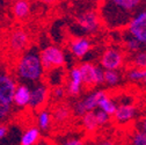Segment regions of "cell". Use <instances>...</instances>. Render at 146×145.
Segmentation results:
<instances>
[{
    "label": "cell",
    "mask_w": 146,
    "mask_h": 145,
    "mask_svg": "<svg viewBox=\"0 0 146 145\" xmlns=\"http://www.w3.org/2000/svg\"><path fill=\"white\" fill-rule=\"evenodd\" d=\"M144 0H101L99 14L108 29L127 27Z\"/></svg>",
    "instance_id": "6da1fadb"
},
{
    "label": "cell",
    "mask_w": 146,
    "mask_h": 145,
    "mask_svg": "<svg viewBox=\"0 0 146 145\" xmlns=\"http://www.w3.org/2000/svg\"><path fill=\"white\" fill-rule=\"evenodd\" d=\"M43 64L41 52L31 48L23 52L16 63V77L20 81L27 84H38L43 77Z\"/></svg>",
    "instance_id": "7a4b0ae2"
},
{
    "label": "cell",
    "mask_w": 146,
    "mask_h": 145,
    "mask_svg": "<svg viewBox=\"0 0 146 145\" xmlns=\"http://www.w3.org/2000/svg\"><path fill=\"white\" fill-rule=\"evenodd\" d=\"M16 87L17 86L14 79L3 72L0 77V117L1 120H4L11 112L12 103H14Z\"/></svg>",
    "instance_id": "3957f363"
},
{
    "label": "cell",
    "mask_w": 146,
    "mask_h": 145,
    "mask_svg": "<svg viewBox=\"0 0 146 145\" xmlns=\"http://www.w3.org/2000/svg\"><path fill=\"white\" fill-rule=\"evenodd\" d=\"M81 76H82V84L86 89L93 88L96 85L104 82V71L103 67L95 66L90 63H84L79 66Z\"/></svg>",
    "instance_id": "277c9868"
},
{
    "label": "cell",
    "mask_w": 146,
    "mask_h": 145,
    "mask_svg": "<svg viewBox=\"0 0 146 145\" xmlns=\"http://www.w3.org/2000/svg\"><path fill=\"white\" fill-rule=\"evenodd\" d=\"M41 59L45 71H51L57 67H63L65 64L64 52L57 47H48L41 51Z\"/></svg>",
    "instance_id": "5b68a950"
},
{
    "label": "cell",
    "mask_w": 146,
    "mask_h": 145,
    "mask_svg": "<svg viewBox=\"0 0 146 145\" xmlns=\"http://www.w3.org/2000/svg\"><path fill=\"white\" fill-rule=\"evenodd\" d=\"M29 44V36L23 29H15L7 37V49L12 55H20Z\"/></svg>",
    "instance_id": "8992f818"
},
{
    "label": "cell",
    "mask_w": 146,
    "mask_h": 145,
    "mask_svg": "<svg viewBox=\"0 0 146 145\" xmlns=\"http://www.w3.org/2000/svg\"><path fill=\"white\" fill-rule=\"evenodd\" d=\"M129 35L138 40L141 44H146V11L136 13L127 25Z\"/></svg>",
    "instance_id": "52a82bcc"
},
{
    "label": "cell",
    "mask_w": 146,
    "mask_h": 145,
    "mask_svg": "<svg viewBox=\"0 0 146 145\" xmlns=\"http://www.w3.org/2000/svg\"><path fill=\"white\" fill-rule=\"evenodd\" d=\"M76 22L78 25V27L87 34H94L95 31L99 30L100 28V23L101 17L100 14H98L94 11H86L82 12L81 14H79L76 19Z\"/></svg>",
    "instance_id": "ba28073f"
},
{
    "label": "cell",
    "mask_w": 146,
    "mask_h": 145,
    "mask_svg": "<svg viewBox=\"0 0 146 145\" xmlns=\"http://www.w3.org/2000/svg\"><path fill=\"white\" fill-rule=\"evenodd\" d=\"M107 93L104 90H96L94 93H90L89 95H87L85 99H82L81 101L77 102L74 106V112L77 115L82 116L84 114H86L87 112L90 110H95L100 104L101 99L106 95Z\"/></svg>",
    "instance_id": "9c48e42d"
},
{
    "label": "cell",
    "mask_w": 146,
    "mask_h": 145,
    "mask_svg": "<svg viewBox=\"0 0 146 145\" xmlns=\"http://www.w3.org/2000/svg\"><path fill=\"white\" fill-rule=\"evenodd\" d=\"M124 62V56L123 53L114 48H109L107 49L101 57V66L104 70H117L119 67H122Z\"/></svg>",
    "instance_id": "30bf717a"
},
{
    "label": "cell",
    "mask_w": 146,
    "mask_h": 145,
    "mask_svg": "<svg viewBox=\"0 0 146 145\" xmlns=\"http://www.w3.org/2000/svg\"><path fill=\"white\" fill-rule=\"evenodd\" d=\"M48 99H49V88L44 84L38 82L31 89L29 107L34 110L42 109V108L46 104Z\"/></svg>",
    "instance_id": "8fae6325"
},
{
    "label": "cell",
    "mask_w": 146,
    "mask_h": 145,
    "mask_svg": "<svg viewBox=\"0 0 146 145\" xmlns=\"http://www.w3.org/2000/svg\"><path fill=\"white\" fill-rule=\"evenodd\" d=\"M82 76L79 67L72 69L70 72V81L67 85V94L71 96H78L81 92Z\"/></svg>",
    "instance_id": "7c38bea8"
},
{
    "label": "cell",
    "mask_w": 146,
    "mask_h": 145,
    "mask_svg": "<svg viewBox=\"0 0 146 145\" xmlns=\"http://www.w3.org/2000/svg\"><path fill=\"white\" fill-rule=\"evenodd\" d=\"M136 114V108L132 104H121L117 107V110L114 114V120L116 123L123 124L130 122Z\"/></svg>",
    "instance_id": "4fadbf2b"
},
{
    "label": "cell",
    "mask_w": 146,
    "mask_h": 145,
    "mask_svg": "<svg viewBox=\"0 0 146 145\" xmlns=\"http://www.w3.org/2000/svg\"><path fill=\"white\" fill-rule=\"evenodd\" d=\"M90 47H92L90 45V42L87 39H84V37L74 39V40H72L71 43H70V49H71L72 53L77 58H82L89 51Z\"/></svg>",
    "instance_id": "5bb4252c"
},
{
    "label": "cell",
    "mask_w": 146,
    "mask_h": 145,
    "mask_svg": "<svg viewBox=\"0 0 146 145\" xmlns=\"http://www.w3.org/2000/svg\"><path fill=\"white\" fill-rule=\"evenodd\" d=\"M31 96V89L27 85H19L16 87L14 95V104L17 107H27L29 106Z\"/></svg>",
    "instance_id": "9a60e30c"
},
{
    "label": "cell",
    "mask_w": 146,
    "mask_h": 145,
    "mask_svg": "<svg viewBox=\"0 0 146 145\" xmlns=\"http://www.w3.org/2000/svg\"><path fill=\"white\" fill-rule=\"evenodd\" d=\"M82 126L84 129L88 132H93L95 131L98 128H99V122H98V118H96V114H95V110H90V112H87L86 114L82 115Z\"/></svg>",
    "instance_id": "2e32d148"
},
{
    "label": "cell",
    "mask_w": 146,
    "mask_h": 145,
    "mask_svg": "<svg viewBox=\"0 0 146 145\" xmlns=\"http://www.w3.org/2000/svg\"><path fill=\"white\" fill-rule=\"evenodd\" d=\"M12 12L16 19H20V20L25 19V17L29 15V12H30L29 3L27 0H17V1L14 3L12 7Z\"/></svg>",
    "instance_id": "e0dca14e"
},
{
    "label": "cell",
    "mask_w": 146,
    "mask_h": 145,
    "mask_svg": "<svg viewBox=\"0 0 146 145\" xmlns=\"http://www.w3.org/2000/svg\"><path fill=\"white\" fill-rule=\"evenodd\" d=\"M70 116H71V110L66 106H63V104L56 107L54 110L52 112V118L58 124H63V123L67 122Z\"/></svg>",
    "instance_id": "ac0fdd59"
},
{
    "label": "cell",
    "mask_w": 146,
    "mask_h": 145,
    "mask_svg": "<svg viewBox=\"0 0 146 145\" xmlns=\"http://www.w3.org/2000/svg\"><path fill=\"white\" fill-rule=\"evenodd\" d=\"M38 139H40V130L37 128H35V126H33V128H29L22 135L20 143L22 145H34L38 142Z\"/></svg>",
    "instance_id": "d6986e66"
},
{
    "label": "cell",
    "mask_w": 146,
    "mask_h": 145,
    "mask_svg": "<svg viewBox=\"0 0 146 145\" xmlns=\"http://www.w3.org/2000/svg\"><path fill=\"white\" fill-rule=\"evenodd\" d=\"M51 117H52V115L48 110H45V109L41 110V113L38 114V117H37V123H38V126L41 130L46 131L50 128Z\"/></svg>",
    "instance_id": "ffe728a7"
},
{
    "label": "cell",
    "mask_w": 146,
    "mask_h": 145,
    "mask_svg": "<svg viewBox=\"0 0 146 145\" xmlns=\"http://www.w3.org/2000/svg\"><path fill=\"white\" fill-rule=\"evenodd\" d=\"M99 108L103 109L104 112H107L109 115H111V116H114V114H115L116 110H117V106H116L110 99H109V96H108L107 94L101 99L100 104H99Z\"/></svg>",
    "instance_id": "44dd1931"
},
{
    "label": "cell",
    "mask_w": 146,
    "mask_h": 145,
    "mask_svg": "<svg viewBox=\"0 0 146 145\" xmlns=\"http://www.w3.org/2000/svg\"><path fill=\"white\" fill-rule=\"evenodd\" d=\"M121 74L117 70H104V84L108 86H115L119 82Z\"/></svg>",
    "instance_id": "7402d4cb"
},
{
    "label": "cell",
    "mask_w": 146,
    "mask_h": 145,
    "mask_svg": "<svg viewBox=\"0 0 146 145\" xmlns=\"http://www.w3.org/2000/svg\"><path fill=\"white\" fill-rule=\"evenodd\" d=\"M127 77L132 81H138L141 79H145L146 77V69H140V67H133L127 72Z\"/></svg>",
    "instance_id": "603a6c76"
},
{
    "label": "cell",
    "mask_w": 146,
    "mask_h": 145,
    "mask_svg": "<svg viewBox=\"0 0 146 145\" xmlns=\"http://www.w3.org/2000/svg\"><path fill=\"white\" fill-rule=\"evenodd\" d=\"M132 65L135 67H140V69H146V52L145 51H138L133 56L132 59Z\"/></svg>",
    "instance_id": "cb8c5ba5"
},
{
    "label": "cell",
    "mask_w": 146,
    "mask_h": 145,
    "mask_svg": "<svg viewBox=\"0 0 146 145\" xmlns=\"http://www.w3.org/2000/svg\"><path fill=\"white\" fill-rule=\"evenodd\" d=\"M125 47H126V49L129 50L130 52H138L139 50H140V48H141V43L138 41V40H136L135 37H132V36H130L129 39L126 40V42H125Z\"/></svg>",
    "instance_id": "d4e9b609"
},
{
    "label": "cell",
    "mask_w": 146,
    "mask_h": 145,
    "mask_svg": "<svg viewBox=\"0 0 146 145\" xmlns=\"http://www.w3.org/2000/svg\"><path fill=\"white\" fill-rule=\"evenodd\" d=\"M95 114H96V118H98V122H99V125L102 126V125H106L110 122V116L107 112H104L103 109L99 108V109L95 110Z\"/></svg>",
    "instance_id": "484cf974"
},
{
    "label": "cell",
    "mask_w": 146,
    "mask_h": 145,
    "mask_svg": "<svg viewBox=\"0 0 146 145\" xmlns=\"http://www.w3.org/2000/svg\"><path fill=\"white\" fill-rule=\"evenodd\" d=\"M135 145H146V132L144 130H138L133 134L130 140Z\"/></svg>",
    "instance_id": "4316f807"
},
{
    "label": "cell",
    "mask_w": 146,
    "mask_h": 145,
    "mask_svg": "<svg viewBox=\"0 0 146 145\" xmlns=\"http://www.w3.org/2000/svg\"><path fill=\"white\" fill-rule=\"evenodd\" d=\"M65 94H66V92H65V88L63 86H57L52 90V95L56 100H62L65 96Z\"/></svg>",
    "instance_id": "83f0119b"
},
{
    "label": "cell",
    "mask_w": 146,
    "mask_h": 145,
    "mask_svg": "<svg viewBox=\"0 0 146 145\" xmlns=\"http://www.w3.org/2000/svg\"><path fill=\"white\" fill-rule=\"evenodd\" d=\"M64 144H66V145H81L82 140L79 138H70L68 140H65Z\"/></svg>",
    "instance_id": "f1b7e54d"
},
{
    "label": "cell",
    "mask_w": 146,
    "mask_h": 145,
    "mask_svg": "<svg viewBox=\"0 0 146 145\" xmlns=\"http://www.w3.org/2000/svg\"><path fill=\"white\" fill-rule=\"evenodd\" d=\"M6 134H7V128H6L5 125H1V126H0V138L4 139L5 136H6Z\"/></svg>",
    "instance_id": "f546056e"
},
{
    "label": "cell",
    "mask_w": 146,
    "mask_h": 145,
    "mask_svg": "<svg viewBox=\"0 0 146 145\" xmlns=\"http://www.w3.org/2000/svg\"><path fill=\"white\" fill-rule=\"evenodd\" d=\"M140 130H144L145 132H146V116L140 121Z\"/></svg>",
    "instance_id": "4dcf8cb0"
},
{
    "label": "cell",
    "mask_w": 146,
    "mask_h": 145,
    "mask_svg": "<svg viewBox=\"0 0 146 145\" xmlns=\"http://www.w3.org/2000/svg\"><path fill=\"white\" fill-rule=\"evenodd\" d=\"M41 3H44V4H53L54 0H40Z\"/></svg>",
    "instance_id": "1f68e13d"
},
{
    "label": "cell",
    "mask_w": 146,
    "mask_h": 145,
    "mask_svg": "<svg viewBox=\"0 0 146 145\" xmlns=\"http://www.w3.org/2000/svg\"><path fill=\"white\" fill-rule=\"evenodd\" d=\"M92 1H95V3H98V4H100V3H101V0H92Z\"/></svg>",
    "instance_id": "d6a6232c"
},
{
    "label": "cell",
    "mask_w": 146,
    "mask_h": 145,
    "mask_svg": "<svg viewBox=\"0 0 146 145\" xmlns=\"http://www.w3.org/2000/svg\"><path fill=\"white\" fill-rule=\"evenodd\" d=\"M58 1H64V0H54V3H58Z\"/></svg>",
    "instance_id": "836d02e7"
},
{
    "label": "cell",
    "mask_w": 146,
    "mask_h": 145,
    "mask_svg": "<svg viewBox=\"0 0 146 145\" xmlns=\"http://www.w3.org/2000/svg\"><path fill=\"white\" fill-rule=\"evenodd\" d=\"M11 1H13V3H15V1H17V0H11Z\"/></svg>",
    "instance_id": "e575fe53"
},
{
    "label": "cell",
    "mask_w": 146,
    "mask_h": 145,
    "mask_svg": "<svg viewBox=\"0 0 146 145\" xmlns=\"http://www.w3.org/2000/svg\"><path fill=\"white\" fill-rule=\"evenodd\" d=\"M144 80H145V82H146V77H145V79H144Z\"/></svg>",
    "instance_id": "d590c367"
}]
</instances>
